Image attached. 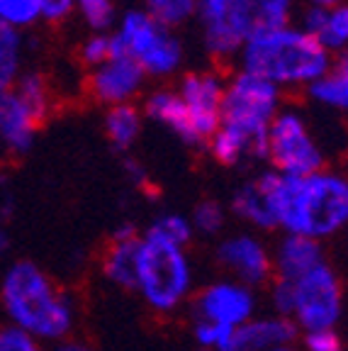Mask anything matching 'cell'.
Listing matches in <instances>:
<instances>
[{
    "label": "cell",
    "instance_id": "obj_8",
    "mask_svg": "<svg viewBox=\"0 0 348 351\" xmlns=\"http://www.w3.org/2000/svg\"><path fill=\"white\" fill-rule=\"evenodd\" d=\"M283 176L305 178L321 171V152L312 139L305 120L293 112H277L268 127V154Z\"/></svg>",
    "mask_w": 348,
    "mask_h": 351
},
{
    "label": "cell",
    "instance_id": "obj_27",
    "mask_svg": "<svg viewBox=\"0 0 348 351\" xmlns=\"http://www.w3.org/2000/svg\"><path fill=\"white\" fill-rule=\"evenodd\" d=\"M42 17V3L39 0H0V22L17 29L29 27Z\"/></svg>",
    "mask_w": 348,
    "mask_h": 351
},
{
    "label": "cell",
    "instance_id": "obj_6",
    "mask_svg": "<svg viewBox=\"0 0 348 351\" xmlns=\"http://www.w3.org/2000/svg\"><path fill=\"white\" fill-rule=\"evenodd\" d=\"M112 56H129L142 66L144 73L166 76L175 71L183 59V47L169 27L158 25L142 10H129L120 22V29L110 37Z\"/></svg>",
    "mask_w": 348,
    "mask_h": 351
},
{
    "label": "cell",
    "instance_id": "obj_25",
    "mask_svg": "<svg viewBox=\"0 0 348 351\" xmlns=\"http://www.w3.org/2000/svg\"><path fill=\"white\" fill-rule=\"evenodd\" d=\"M147 234L156 237V239H164L169 244H175V247H188L195 234L192 230L190 219L183 217V215H175V213H169V215H161L158 219H153V225L147 230Z\"/></svg>",
    "mask_w": 348,
    "mask_h": 351
},
{
    "label": "cell",
    "instance_id": "obj_9",
    "mask_svg": "<svg viewBox=\"0 0 348 351\" xmlns=\"http://www.w3.org/2000/svg\"><path fill=\"white\" fill-rule=\"evenodd\" d=\"M192 315L202 322L236 329L256 317V295L253 288L234 278L214 280L205 285L192 300Z\"/></svg>",
    "mask_w": 348,
    "mask_h": 351
},
{
    "label": "cell",
    "instance_id": "obj_42",
    "mask_svg": "<svg viewBox=\"0 0 348 351\" xmlns=\"http://www.w3.org/2000/svg\"><path fill=\"white\" fill-rule=\"evenodd\" d=\"M268 351H297V349H293V346H277V349H268Z\"/></svg>",
    "mask_w": 348,
    "mask_h": 351
},
{
    "label": "cell",
    "instance_id": "obj_31",
    "mask_svg": "<svg viewBox=\"0 0 348 351\" xmlns=\"http://www.w3.org/2000/svg\"><path fill=\"white\" fill-rule=\"evenodd\" d=\"M0 351H47L42 341L29 337L27 332L12 327V324H0Z\"/></svg>",
    "mask_w": 348,
    "mask_h": 351
},
{
    "label": "cell",
    "instance_id": "obj_41",
    "mask_svg": "<svg viewBox=\"0 0 348 351\" xmlns=\"http://www.w3.org/2000/svg\"><path fill=\"white\" fill-rule=\"evenodd\" d=\"M316 8H324V10H329V8H334L338 3V0H312Z\"/></svg>",
    "mask_w": 348,
    "mask_h": 351
},
{
    "label": "cell",
    "instance_id": "obj_7",
    "mask_svg": "<svg viewBox=\"0 0 348 351\" xmlns=\"http://www.w3.org/2000/svg\"><path fill=\"white\" fill-rule=\"evenodd\" d=\"M293 322L297 329H336L343 315V285L327 261L293 283Z\"/></svg>",
    "mask_w": 348,
    "mask_h": 351
},
{
    "label": "cell",
    "instance_id": "obj_13",
    "mask_svg": "<svg viewBox=\"0 0 348 351\" xmlns=\"http://www.w3.org/2000/svg\"><path fill=\"white\" fill-rule=\"evenodd\" d=\"M277 181H280V173L268 171V173L258 176L256 181H251L249 186L241 188L232 200V210L236 213V217L266 232L280 227V219H277Z\"/></svg>",
    "mask_w": 348,
    "mask_h": 351
},
{
    "label": "cell",
    "instance_id": "obj_35",
    "mask_svg": "<svg viewBox=\"0 0 348 351\" xmlns=\"http://www.w3.org/2000/svg\"><path fill=\"white\" fill-rule=\"evenodd\" d=\"M232 0H197V10H200L205 25H217L227 20V12Z\"/></svg>",
    "mask_w": 348,
    "mask_h": 351
},
{
    "label": "cell",
    "instance_id": "obj_23",
    "mask_svg": "<svg viewBox=\"0 0 348 351\" xmlns=\"http://www.w3.org/2000/svg\"><path fill=\"white\" fill-rule=\"evenodd\" d=\"M12 90L20 95L22 103L27 105L29 112L34 115V120L42 125L44 117L49 115V88H47V81L39 73H25L22 78H17Z\"/></svg>",
    "mask_w": 348,
    "mask_h": 351
},
{
    "label": "cell",
    "instance_id": "obj_26",
    "mask_svg": "<svg viewBox=\"0 0 348 351\" xmlns=\"http://www.w3.org/2000/svg\"><path fill=\"white\" fill-rule=\"evenodd\" d=\"M144 5H147V15H151L158 25L173 27L197 10V0H144Z\"/></svg>",
    "mask_w": 348,
    "mask_h": 351
},
{
    "label": "cell",
    "instance_id": "obj_29",
    "mask_svg": "<svg viewBox=\"0 0 348 351\" xmlns=\"http://www.w3.org/2000/svg\"><path fill=\"white\" fill-rule=\"evenodd\" d=\"M190 225H192V230H197L205 237L217 234L224 227V208L217 200H202V203H197L195 210H192Z\"/></svg>",
    "mask_w": 348,
    "mask_h": 351
},
{
    "label": "cell",
    "instance_id": "obj_43",
    "mask_svg": "<svg viewBox=\"0 0 348 351\" xmlns=\"http://www.w3.org/2000/svg\"><path fill=\"white\" fill-rule=\"evenodd\" d=\"M343 64H346V66H348V51H346V56H343Z\"/></svg>",
    "mask_w": 348,
    "mask_h": 351
},
{
    "label": "cell",
    "instance_id": "obj_3",
    "mask_svg": "<svg viewBox=\"0 0 348 351\" xmlns=\"http://www.w3.org/2000/svg\"><path fill=\"white\" fill-rule=\"evenodd\" d=\"M244 71L275 86H312L329 73V51L302 29L280 27L244 44Z\"/></svg>",
    "mask_w": 348,
    "mask_h": 351
},
{
    "label": "cell",
    "instance_id": "obj_5",
    "mask_svg": "<svg viewBox=\"0 0 348 351\" xmlns=\"http://www.w3.org/2000/svg\"><path fill=\"white\" fill-rule=\"evenodd\" d=\"M280 93L277 86L261 76L241 71L224 88L222 125L244 132L251 139V152L258 156L268 154V127L277 115Z\"/></svg>",
    "mask_w": 348,
    "mask_h": 351
},
{
    "label": "cell",
    "instance_id": "obj_38",
    "mask_svg": "<svg viewBox=\"0 0 348 351\" xmlns=\"http://www.w3.org/2000/svg\"><path fill=\"white\" fill-rule=\"evenodd\" d=\"M49 351H95V349H92L90 344H86V341H81V339H71V337H66V339L51 344Z\"/></svg>",
    "mask_w": 348,
    "mask_h": 351
},
{
    "label": "cell",
    "instance_id": "obj_40",
    "mask_svg": "<svg viewBox=\"0 0 348 351\" xmlns=\"http://www.w3.org/2000/svg\"><path fill=\"white\" fill-rule=\"evenodd\" d=\"M127 171H129V173H132V178H134V181H142V178H144V171H142V166L132 164V161H129V164H127Z\"/></svg>",
    "mask_w": 348,
    "mask_h": 351
},
{
    "label": "cell",
    "instance_id": "obj_34",
    "mask_svg": "<svg viewBox=\"0 0 348 351\" xmlns=\"http://www.w3.org/2000/svg\"><path fill=\"white\" fill-rule=\"evenodd\" d=\"M112 56V47H110V37L105 34H95L83 44V59L92 66H100Z\"/></svg>",
    "mask_w": 348,
    "mask_h": 351
},
{
    "label": "cell",
    "instance_id": "obj_39",
    "mask_svg": "<svg viewBox=\"0 0 348 351\" xmlns=\"http://www.w3.org/2000/svg\"><path fill=\"white\" fill-rule=\"evenodd\" d=\"M8 247H10V237H8V232H5V227L0 225V256L8 252Z\"/></svg>",
    "mask_w": 348,
    "mask_h": 351
},
{
    "label": "cell",
    "instance_id": "obj_33",
    "mask_svg": "<svg viewBox=\"0 0 348 351\" xmlns=\"http://www.w3.org/2000/svg\"><path fill=\"white\" fill-rule=\"evenodd\" d=\"M305 349L307 351H343V341L336 335V329H316L305 332Z\"/></svg>",
    "mask_w": 348,
    "mask_h": 351
},
{
    "label": "cell",
    "instance_id": "obj_10",
    "mask_svg": "<svg viewBox=\"0 0 348 351\" xmlns=\"http://www.w3.org/2000/svg\"><path fill=\"white\" fill-rule=\"evenodd\" d=\"M217 261L234 280L249 285H263L273 278V254L258 237L234 234L217 247Z\"/></svg>",
    "mask_w": 348,
    "mask_h": 351
},
{
    "label": "cell",
    "instance_id": "obj_32",
    "mask_svg": "<svg viewBox=\"0 0 348 351\" xmlns=\"http://www.w3.org/2000/svg\"><path fill=\"white\" fill-rule=\"evenodd\" d=\"M81 5L83 17L88 20V25L95 29H105L114 17V5L112 0H76Z\"/></svg>",
    "mask_w": 348,
    "mask_h": 351
},
{
    "label": "cell",
    "instance_id": "obj_11",
    "mask_svg": "<svg viewBox=\"0 0 348 351\" xmlns=\"http://www.w3.org/2000/svg\"><path fill=\"white\" fill-rule=\"evenodd\" d=\"M222 98L224 88L212 73H190L180 83V100H183L192 132L197 139H212L222 125Z\"/></svg>",
    "mask_w": 348,
    "mask_h": 351
},
{
    "label": "cell",
    "instance_id": "obj_36",
    "mask_svg": "<svg viewBox=\"0 0 348 351\" xmlns=\"http://www.w3.org/2000/svg\"><path fill=\"white\" fill-rule=\"evenodd\" d=\"M39 3H42V17L51 22L64 20L76 5V0H39Z\"/></svg>",
    "mask_w": 348,
    "mask_h": 351
},
{
    "label": "cell",
    "instance_id": "obj_15",
    "mask_svg": "<svg viewBox=\"0 0 348 351\" xmlns=\"http://www.w3.org/2000/svg\"><path fill=\"white\" fill-rule=\"evenodd\" d=\"M142 237L134 225L125 222L112 232L108 249L103 252L100 271L103 276L120 291H134L136 288V254H139Z\"/></svg>",
    "mask_w": 348,
    "mask_h": 351
},
{
    "label": "cell",
    "instance_id": "obj_37",
    "mask_svg": "<svg viewBox=\"0 0 348 351\" xmlns=\"http://www.w3.org/2000/svg\"><path fill=\"white\" fill-rule=\"evenodd\" d=\"M327 17H329V10H324V8H312V10L305 12V20H302V32L312 34V37H319L321 29H324V25H327Z\"/></svg>",
    "mask_w": 348,
    "mask_h": 351
},
{
    "label": "cell",
    "instance_id": "obj_16",
    "mask_svg": "<svg viewBox=\"0 0 348 351\" xmlns=\"http://www.w3.org/2000/svg\"><path fill=\"white\" fill-rule=\"evenodd\" d=\"M297 332V324L280 315L253 317L234 329L227 351H268L277 346H293Z\"/></svg>",
    "mask_w": 348,
    "mask_h": 351
},
{
    "label": "cell",
    "instance_id": "obj_12",
    "mask_svg": "<svg viewBox=\"0 0 348 351\" xmlns=\"http://www.w3.org/2000/svg\"><path fill=\"white\" fill-rule=\"evenodd\" d=\"M293 0H232L227 12V27L246 44L258 34L288 27Z\"/></svg>",
    "mask_w": 348,
    "mask_h": 351
},
{
    "label": "cell",
    "instance_id": "obj_19",
    "mask_svg": "<svg viewBox=\"0 0 348 351\" xmlns=\"http://www.w3.org/2000/svg\"><path fill=\"white\" fill-rule=\"evenodd\" d=\"M147 112L153 117V120L164 122L166 127H171L183 142H188V144L200 142V139L195 137V132H192L190 117H188V110H185L180 95L169 93V90L153 93L147 103Z\"/></svg>",
    "mask_w": 348,
    "mask_h": 351
},
{
    "label": "cell",
    "instance_id": "obj_21",
    "mask_svg": "<svg viewBox=\"0 0 348 351\" xmlns=\"http://www.w3.org/2000/svg\"><path fill=\"white\" fill-rule=\"evenodd\" d=\"M20 32L0 22V93L10 90L20 78Z\"/></svg>",
    "mask_w": 348,
    "mask_h": 351
},
{
    "label": "cell",
    "instance_id": "obj_4",
    "mask_svg": "<svg viewBox=\"0 0 348 351\" xmlns=\"http://www.w3.org/2000/svg\"><path fill=\"white\" fill-rule=\"evenodd\" d=\"M153 313L178 310L192 291V263L183 247L151 234L142 237L136 254V288Z\"/></svg>",
    "mask_w": 348,
    "mask_h": 351
},
{
    "label": "cell",
    "instance_id": "obj_28",
    "mask_svg": "<svg viewBox=\"0 0 348 351\" xmlns=\"http://www.w3.org/2000/svg\"><path fill=\"white\" fill-rule=\"evenodd\" d=\"M319 44L324 49H341L348 44V5H338L334 10H329L327 25L321 29Z\"/></svg>",
    "mask_w": 348,
    "mask_h": 351
},
{
    "label": "cell",
    "instance_id": "obj_20",
    "mask_svg": "<svg viewBox=\"0 0 348 351\" xmlns=\"http://www.w3.org/2000/svg\"><path fill=\"white\" fill-rule=\"evenodd\" d=\"M142 130V117L132 105H112L105 117V132H108L110 142L117 149H127L134 144Z\"/></svg>",
    "mask_w": 348,
    "mask_h": 351
},
{
    "label": "cell",
    "instance_id": "obj_2",
    "mask_svg": "<svg viewBox=\"0 0 348 351\" xmlns=\"http://www.w3.org/2000/svg\"><path fill=\"white\" fill-rule=\"evenodd\" d=\"M277 219L288 234L327 239L348 225V178L316 171L305 178L283 176L277 181Z\"/></svg>",
    "mask_w": 348,
    "mask_h": 351
},
{
    "label": "cell",
    "instance_id": "obj_1",
    "mask_svg": "<svg viewBox=\"0 0 348 351\" xmlns=\"http://www.w3.org/2000/svg\"><path fill=\"white\" fill-rule=\"evenodd\" d=\"M0 307L8 324L27 332L42 344L71 337L76 327V302L32 261H15L0 280Z\"/></svg>",
    "mask_w": 348,
    "mask_h": 351
},
{
    "label": "cell",
    "instance_id": "obj_17",
    "mask_svg": "<svg viewBox=\"0 0 348 351\" xmlns=\"http://www.w3.org/2000/svg\"><path fill=\"white\" fill-rule=\"evenodd\" d=\"M319 263H324L321 241L302 234H285L273 256V276L277 280L295 283L310 271H314Z\"/></svg>",
    "mask_w": 348,
    "mask_h": 351
},
{
    "label": "cell",
    "instance_id": "obj_30",
    "mask_svg": "<svg viewBox=\"0 0 348 351\" xmlns=\"http://www.w3.org/2000/svg\"><path fill=\"white\" fill-rule=\"evenodd\" d=\"M205 42H207V49L212 51L214 56H229V54H234V51L241 47V39L227 27V22L207 25Z\"/></svg>",
    "mask_w": 348,
    "mask_h": 351
},
{
    "label": "cell",
    "instance_id": "obj_24",
    "mask_svg": "<svg viewBox=\"0 0 348 351\" xmlns=\"http://www.w3.org/2000/svg\"><path fill=\"white\" fill-rule=\"evenodd\" d=\"M246 152H251V139L244 132L234 127L219 125V130L212 134V156L219 164H236Z\"/></svg>",
    "mask_w": 348,
    "mask_h": 351
},
{
    "label": "cell",
    "instance_id": "obj_22",
    "mask_svg": "<svg viewBox=\"0 0 348 351\" xmlns=\"http://www.w3.org/2000/svg\"><path fill=\"white\" fill-rule=\"evenodd\" d=\"M310 90L312 98L319 100V103L348 110V66L341 61L336 71H329L327 76L314 81L310 86Z\"/></svg>",
    "mask_w": 348,
    "mask_h": 351
},
{
    "label": "cell",
    "instance_id": "obj_18",
    "mask_svg": "<svg viewBox=\"0 0 348 351\" xmlns=\"http://www.w3.org/2000/svg\"><path fill=\"white\" fill-rule=\"evenodd\" d=\"M39 122L12 88L0 93V142L8 149L27 152Z\"/></svg>",
    "mask_w": 348,
    "mask_h": 351
},
{
    "label": "cell",
    "instance_id": "obj_14",
    "mask_svg": "<svg viewBox=\"0 0 348 351\" xmlns=\"http://www.w3.org/2000/svg\"><path fill=\"white\" fill-rule=\"evenodd\" d=\"M144 83L142 66L129 56H110L105 64L95 66L90 78L92 95L110 105H125L132 95L139 93Z\"/></svg>",
    "mask_w": 348,
    "mask_h": 351
}]
</instances>
